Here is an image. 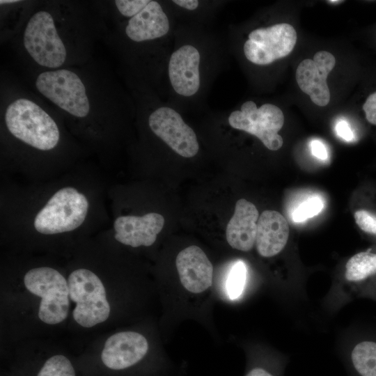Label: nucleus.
I'll use <instances>...</instances> for the list:
<instances>
[{"mask_svg":"<svg viewBox=\"0 0 376 376\" xmlns=\"http://www.w3.org/2000/svg\"><path fill=\"white\" fill-rule=\"evenodd\" d=\"M5 123L15 137L38 150H52L59 141L54 119L29 99L19 98L10 103L6 110Z\"/></svg>","mask_w":376,"mask_h":376,"instance_id":"f257e3e1","label":"nucleus"},{"mask_svg":"<svg viewBox=\"0 0 376 376\" xmlns=\"http://www.w3.org/2000/svg\"><path fill=\"white\" fill-rule=\"evenodd\" d=\"M70 299L74 304L72 316L81 327L93 328L105 322L111 314L107 288L93 271L79 268L68 279Z\"/></svg>","mask_w":376,"mask_h":376,"instance_id":"f03ea898","label":"nucleus"},{"mask_svg":"<svg viewBox=\"0 0 376 376\" xmlns=\"http://www.w3.org/2000/svg\"><path fill=\"white\" fill-rule=\"evenodd\" d=\"M23 282L26 290L39 299L38 318L48 325L58 324L68 317L70 306L67 279L56 269L39 267L29 270Z\"/></svg>","mask_w":376,"mask_h":376,"instance_id":"7ed1b4c3","label":"nucleus"},{"mask_svg":"<svg viewBox=\"0 0 376 376\" xmlns=\"http://www.w3.org/2000/svg\"><path fill=\"white\" fill-rule=\"evenodd\" d=\"M86 197L72 187L56 191L37 214L36 230L45 235L68 232L78 228L88 212Z\"/></svg>","mask_w":376,"mask_h":376,"instance_id":"20e7f679","label":"nucleus"},{"mask_svg":"<svg viewBox=\"0 0 376 376\" xmlns=\"http://www.w3.org/2000/svg\"><path fill=\"white\" fill-rule=\"evenodd\" d=\"M38 91L61 109L77 118L86 116L90 102L80 77L66 69L45 71L36 80Z\"/></svg>","mask_w":376,"mask_h":376,"instance_id":"39448f33","label":"nucleus"},{"mask_svg":"<svg viewBox=\"0 0 376 376\" xmlns=\"http://www.w3.org/2000/svg\"><path fill=\"white\" fill-rule=\"evenodd\" d=\"M230 126L256 136L270 150L280 149L283 143L279 134L284 124V116L277 106L265 103L257 107L253 101L244 102L240 110L230 113Z\"/></svg>","mask_w":376,"mask_h":376,"instance_id":"423d86ee","label":"nucleus"},{"mask_svg":"<svg viewBox=\"0 0 376 376\" xmlns=\"http://www.w3.org/2000/svg\"><path fill=\"white\" fill-rule=\"evenodd\" d=\"M23 42L26 52L40 65L57 68L65 61V47L47 11L40 10L31 16L24 31Z\"/></svg>","mask_w":376,"mask_h":376,"instance_id":"0eeeda50","label":"nucleus"},{"mask_svg":"<svg viewBox=\"0 0 376 376\" xmlns=\"http://www.w3.org/2000/svg\"><path fill=\"white\" fill-rule=\"evenodd\" d=\"M297 39L294 27L280 23L251 31L244 44L245 57L250 62L266 65L289 55Z\"/></svg>","mask_w":376,"mask_h":376,"instance_id":"6e6552de","label":"nucleus"},{"mask_svg":"<svg viewBox=\"0 0 376 376\" xmlns=\"http://www.w3.org/2000/svg\"><path fill=\"white\" fill-rule=\"evenodd\" d=\"M152 132L178 155L191 158L198 152L199 144L194 131L173 108L160 107L148 117Z\"/></svg>","mask_w":376,"mask_h":376,"instance_id":"1a4fd4ad","label":"nucleus"},{"mask_svg":"<svg viewBox=\"0 0 376 376\" xmlns=\"http://www.w3.org/2000/svg\"><path fill=\"white\" fill-rule=\"evenodd\" d=\"M148 348V340L142 334L132 331L118 332L104 342L100 352V362L109 372L121 371L141 361Z\"/></svg>","mask_w":376,"mask_h":376,"instance_id":"9d476101","label":"nucleus"},{"mask_svg":"<svg viewBox=\"0 0 376 376\" xmlns=\"http://www.w3.org/2000/svg\"><path fill=\"white\" fill-rule=\"evenodd\" d=\"M335 64L336 58L332 54L320 51L313 59H304L296 70L295 78L299 88L319 107H324L330 101L327 78Z\"/></svg>","mask_w":376,"mask_h":376,"instance_id":"9b49d317","label":"nucleus"},{"mask_svg":"<svg viewBox=\"0 0 376 376\" xmlns=\"http://www.w3.org/2000/svg\"><path fill=\"white\" fill-rule=\"evenodd\" d=\"M200 52L187 44L172 53L168 66L169 77L174 91L183 97H191L199 90Z\"/></svg>","mask_w":376,"mask_h":376,"instance_id":"f8f14e48","label":"nucleus"},{"mask_svg":"<svg viewBox=\"0 0 376 376\" xmlns=\"http://www.w3.org/2000/svg\"><path fill=\"white\" fill-rule=\"evenodd\" d=\"M175 265L180 282L189 292L201 293L212 285L213 266L200 247L192 245L180 251Z\"/></svg>","mask_w":376,"mask_h":376,"instance_id":"ddd939ff","label":"nucleus"},{"mask_svg":"<svg viewBox=\"0 0 376 376\" xmlns=\"http://www.w3.org/2000/svg\"><path fill=\"white\" fill-rule=\"evenodd\" d=\"M164 221V217L155 212L142 217L121 216L113 224L114 237L118 242L132 247L150 246L156 241Z\"/></svg>","mask_w":376,"mask_h":376,"instance_id":"4468645a","label":"nucleus"},{"mask_svg":"<svg viewBox=\"0 0 376 376\" xmlns=\"http://www.w3.org/2000/svg\"><path fill=\"white\" fill-rule=\"evenodd\" d=\"M259 213L256 207L244 198L239 199L226 229L228 244L242 251L251 250L256 244Z\"/></svg>","mask_w":376,"mask_h":376,"instance_id":"2eb2a0df","label":"nucleus"},{"mask_svg":"<svg viewBox=\"0 0 376 376\" xmlns=\"http://www.w3.org/2000/svg\"><path fill=\"white\" fill-rule=\"evenodd\" d=\"M169 30V19L162 6L157 1L150 0L141 10L128 20L125 33L131 40L140 42L162 38Z\"/></svg>","mask_w":376,"mask_h":376,"instance_id":"dca6fc26","label":"nucleus"},{"mask_svg":"<svg viewBox=\"0 0 376 376\" xmlns=\"http://www.w3.org/2000/svg\"><path fill=\"white\" fill-rule=\"evenodd\" d=\"M289 226L285 218L275 210H265L257 224L256 246L263 257L269 258L279 253L287 244Z\"/></svg>","mask_w":376,"mask_h":376,"instance_id":"f3484780","label":"nucleus"},{"mask_svg":"<svg viewBox=\"0 0 376 376\" xmlns=\"http://www.w3.org/2000/svg\"><path fill=\"white\" fill-rule=\"evenodd\" d=\"M347 281L362 283L376 276V251L372 248L352 256L345 265Z\"/></svg>","mask_w":376,"mask_h":376,"instance_id":"a211bd4d","label":"nucleus"},{"mask_svg":"<svg viewBox=\"0 0 376 376\" xmlns=\"http://www.w3.org/2000/svg\"><path fill=\"white\" fill-rule=\"evenodd\" d=\"M350 360L359 376H376V340L357 343L351 351Z\"/></svg>","mask_w":376,"mask_h":376,"instance_id":"6ab92c4d","label":"nucleus"},{"mask_svg":"<svg viewBox=\"0 0 376 376\" xmlns=\"http://www.w3.org/2000/svg\"><path fill=\"white\" fill-rule=\"evenodd\" d=\"M32 376H77V372L68 357L62 354H54L39 364Z\"/></svg>","mask_w":376,"mask_h":376,"instance_id":"aec40b11","label":"nucleus"},{"mask_svg":"<svg viewBox=\"0 0 376 376\" xmlns=\"http://www.w3.org/2000/svg\"><path fill=\"white\" fill-rule=\"evenodd\" d=\"M246 269L242 261H238L231 268L226 283L228 295L231 299L238 298L245 285Z\"/></svg>","mask_w":376,"mask_h":376,"instance_id":"412c9836","label":"nucleus"},{"mask_svg":"<svg viewBox=\"0 0 376 376\" xmlns=\"http://www.w3.org/2000/svg\"><path fill=\"white\" fill-rule=\"evenodd\" d=\"M324 206L321 198L313 196L308 198L299 204L293 211L292 214V220L295 222H302L309 218L319 214Z\"/></svg>","mask_w":376,"mask_h":376,"instance_id":"4be33fe9","label":"nucleus"},{"mask_svg":"<svg viewBox=\"0 0 376 376\" xmlns=\"http://www.w3.org/2000/svg\"><path fill=\"white\" fill-rule=\"evenodd\" d=\"M354 217L362 231L376 237V212L361 209L354 212Z\"/></svg>","mask_w":376,"mask_h":376,"instance_id":"5701e85b","label":"nucleus"},{"mask_svg":"<svg viewBox=\"0 0 376 376\" xmlns=\"http://www.w3.org/2000/svg\"><path fill=\"white\" fill-rule=\"evenodd\" d=\"M149 1L150 0H116L114 3L122 15L132 17L141 10Z\"/></svg>","mask_w":376,"mask_h":376,"instance_id":"b1692460","label":"nucleus"},{"mask_svg":"<svg viewBox=\"0 0 376 376\" xmlns=\"http://www.w3.org/2000/svg\"><path fill=\"white\" fill-rule=\"evenodd\" d=\"M361 109L367 123L376 127V88L366 95L361 105Z\"/></svg>","mask_w":376,"mask_h":376,"instance_id":"393cba45","label":"nucleus"},{"mask_svg":"<svg viewBox=\"0 0 376 376\" xmlns=\"http://www.w3.org/2000/svg\"><path fill=\"white\" fill-rule=\"evenodd\" d=\"M311 150L312 154L317 158L325 160L328 157V154L324 145L320 141L314 140L311 143Z\"/></svg>","mask_w":376,"mask_h":376,"instance_id":"a878e982","label":"nucleus"},{"mask_svg":"<svg viewBox=\"0 0 376 376\" xmlns=\"http://www.w3.org/2000/svg\"><path fill=\"white\" fill-rule=\"evenodd\" d=\"M336 130L338 136L344 140L350 141L353 139V132L346 121L341 120L338 122Z\"/></svg>","mask_w":376,"mask_h":376,"instance_id":"bb28decb","label":"nucleus"},{"mask_svg":"<svg viewBox=\"0 0 376 376\" xmlns=\"http://www.w3.org/2000/svg\"><path fill=\"white\" fill-rule=\"evenodd\" d=\"M173 2L177 6L189 10H196L199 6V1L197 0H174Z\"/></svg>","mask_w":376,"mask_h":376,"instance_id":"cd10ccee","label":"nucleus"},{"mask_svg":"<svg viewBox=\"0 0 376 376\" xmlns=\"http://www.w3.org/2000/svg\"><path fill=\"white\" fill-rule=\"evenodd\" d=\"M246 376H274L270 373L262 368H254L251 369Z\"/></svg>","mask_w":376,"mask_h":376,"instance_id":"c85d7f7f","label":"nucleus"},{"mask_svg":"<svg viewBox=\"0 0 376 376\" xmlns=\"http://www.w3.org/2000/svg\"><path fill=\"white\" fill-rule=\"evenodd\" d=\"M20 2L19 0H1L0 3L2 4H8V3H15Z\"/></svg>","mask_w":376,"mask_h":376,"instance_id":"c756f323","label":"nucleus"},{"mask_svg":"<svg viewBox=\"0 0 376 376\" xmlns=\"http://www.w3.org/2000/svg\"><path fill=\"white\" fill-rule=\"evenodd\" d=\"M328 3H330V4H339V3H341L343 2H344V1H339V0H329L327 1Z\"/></svg>","mask_w":376,"mask_h":376,"instance_id":"7c9ffc66","label":"nucleus"},{"mask_svg":"<svg viewBox=\"0 0 376 376\" xmlns=\"http://www.w3.org/2000/svg\"><path fill=\"white\" fill-rule=\"evenodd\" d=\"M375 41L376 42V31H375Z\"/></svg>","mask_w":376,"mask_h":376,"instance_id":"2f4dec72","label":"nucleus"}]
</instances>
